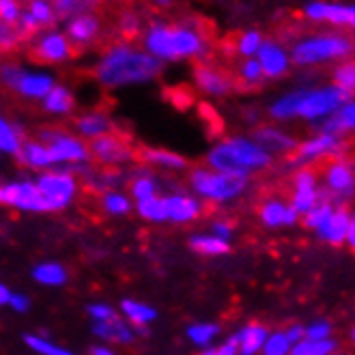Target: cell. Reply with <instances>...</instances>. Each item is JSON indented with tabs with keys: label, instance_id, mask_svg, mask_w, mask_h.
Instances as JSON below:
<instances>
[{
	"label": "cell",
	"instance_id": "cell-25",
	"mask_svg": "<svg viewBox=\"0 0 355 355\" xmlns=\"http://www.w3.org/2000/svg\"><path fill=\"white\" fill-rule=\"evenodd\" d=\"M91 331H93L95 338L101 340V345H132L136 340L134 327L121 317H114L110 321L93 323Z\"/></svg>",
	"mask_w": 355,
	"mask_h": 355
},
{
	"label": "cell",
	"instance_id": "cell-51",
	"mask_svg": "<svg viewBox=\"0 0 355 355\" xmlns=\"http://www.w3.org/2000/svg\"><path fill=\"white\" fill-rule=\"evenodd\" d=\"M87 315L91 317L93 323H99V321H110V319L119 317V312L106 302H93L87 306Z\"/></svg>",
	"mask_w": 355,
	"mask_h": 355
},
{
	"label": "cell",
	"instance_id": "cell-32",
	"mask_svg": "<svg viewBox=\"0 0 355 355\" xmlns=\"http://www.w3.org/2000/svg\"><path fill=\"white\" fill-rule=\"evenodd\" d=\"M99 35V19L91 13H80L73 15L67 26H65V37L73 44H89Z\"/></svg>",
	"mask_w": 355,
	"mask_h": 355
},
{
	"label": "cell",
	"instance_id": "cell-53",
	"mask_svg": "<svg viewBox=\"0 0 355 355\" xmlns=\"http://www.w3.org/2000/svg\"><path fill=\"white\" fill-rule=\"evenodd\" d=\"M209 233L216 235L218 239H224V241H231L233 235H235V228L228 220H214L211 226H209Z\"/></svg>",
	"mask_w": 355,
	"mask_h": 355
},
{
	"label": "cell",
	"instance_id": "cell-29",
	"mask_svg": "<svg viewBox=\"0 0 355 355\" xmlns=\"http://www.w3.org/2000/svg\"><path fill=\"white\" fill-rule=\"evenodd\" d=\"M128 183H130V198L134 202L147 200V198L159 194V181L153 175V171L147 168V166H138V168H134L130 173Z\"/></svg>",
	"mask_w": 355,
	"mask_h": 355
},
{
	"label": "cell",
	"instance_id": "cell-36",
	"mask_svg": "<svg viewBox=\"0 0 355 355\" xmlns=\"http://www.w3.org/2000/svg\"><path fill=\"white\" fill-rule=\"evenodd\" d=\"M187 245L192 248V252L200 257H224L231 252V241L218 239L211 233H194Z\"/></svg>",
	"mask_w": 355,
	"mask_h": 355
},
{
	"label": "cell",
	"instance_id": "cell-55",
	"mask_svg": "<svg viewBox=\"0 0 355 355\" xmlns=\"http://www.w3.org/2000/svg\"><path fill=\"white\" fill-rule=\"evenodd\" d=\"M31 297L26 295V293H11V297H9V308L13 310V312H17V315H26V312L31 310Z\"/></svg>",
	"mask_w": 355,
	"mask_h": 355
},
{
	"label": "cell",
	"instance_id": "cell-61",
	"mask_svg": "<svg viewBox=\"0 0 355 355\" xmlns=\"http://www.w3.org/2000/svg\"><path fill=\"white\" fill-rule=\"evenodd\" d=\"M91 355H119L110 345H93L91 347Z\"/></svg>",
	"mask_w": 355,
	"mask_h": 355
},
{
	"label": "cell",
	"instance_id": "cell-18",
	"mask_svg": "<svg viewBox=\"0 0 355 355\" xmlns=\"http://www.w3.org/2000/svg\"><path fill=\"white\" fill-rule=\"evenodd\" d=\"M259 220L265 228H271V231H276V228H288V226H295L300 222V216L293 211V207H291L286 200L274 196V198H267L261 202L259 207Z\"/></svg>",
	"mask_w": 355,
	"mask_h": 355
},
{
	"label": "cell",
	"instance_id": "cell-20",
	"mask_svg": "<svg viewBox=\"0 0 355 355\" xmlns=\"http://www.w3.org/2000/svg\"><path fill=\"white\" fill-rule=\"evenodd\" d=\"M136 159L142 162L151 171H166V173H183L190 171V162H187L181 153L168 151V149H140L136 151Z\"/></svg>",
	"mask_w": 355,
	"mask_h": 355
},
{
	"label": "cell",
	"instance_id": "cell-56",
	"mask_svg": "<svg viewBox=\"0 0 355 355\" xmlns=\"http://www.w3.org/2000/svg\"><path fill=\"white\" fill-rule=\"evenodd\" d=\"M119 26H121V31H123L125 35H128V37H136L138 31H140V19H138L136 15L128 13V15H123V17H121Z\"/></svg>",
	"mask_w": 355,
	"mask_h": 355
},
{
	"label": "cell",
	"instance_id": "cell-49",
	"mask_svg": "<svg viewBox=\"0 0 355 355\" xmlns=\"http://www.w3.org/2000/svg\"><path fill=\"white\" fill-rule=\"evenodd\" d=\"M24 71L26 69L22 65H17V62H3V65H0V85H3L7 91L15 93L17 82H19V78H22Z\"/></svg>",
	"mask_w": 355,
	"mask_h": 355
},
{
	"label": "cell",
	"instance_id": "cell-40",
	"mask_svg": "<svg viewBox=\"0 0 355 355\" xmlns=\"http://www.w3.org/2000/svg\"><path fill=\"white\" fill-rule=\"evenodd\" d=\"M340 349L336 338H327V340H300L291 347L288 355H336Z\"/></svg>",
	"mask_w": 355,
	"mask_h": 355
},
{
	"label": "cell",
	"instance_id": "cell-37",
	"mask_svg": "<svg viewBox=\"0 0 355 355\" xmlns=\"http://www.w3.org/2000/svg\"><path fill=\"white\" fill-rule=\"evenodd\" d=\"M99 207L106 216L125 218L134 211V200L130 198V194H125L121 190H108L99 194Z\"/></svg>",
	"mask_w": 355,
	"mask_h": 355
},
{
	"label": "cell",
	"instance_id": "cell-22",
	"mask_svg": "<svg viewBox=\"0 0 355 355\" xmlns=\"http://www.w3.org/2000/svg\"><path fill=\"white\" fill-rule=\"evenodd\" d=\"M35 56L41 62H50V65L65 62L71 56V41L65 37V33L50 31L39 37L37 46H35Z\"/></svg>",
	"mask_w": 355,
	"mask_h": 355
},
{
	"label": "cell",
	"instance_id": "cell-50",
	"mask_svg": "<svg viewBox=\"0 0 355 355\" xmlns=\"http://www.w3.org/2000/svg\"><path fill=\"white\" fill-rule=\"evenodd\" d=\"M304 338L306 340H327L334 338V327L325 319H317L310 325H304Z\"/></svg>",
	"mask_w": 355,
	"mask_h": 355
},
{
	"label": "cell",
	"instance_id": "cell-60",
	"mask_svg": "<svg viewBox=\"0 0 355 355\" xmlns=\"http://www.w3.org/2000/svg\"><path fill=\"white\" fill-rule=\"evenodd\" d=\"M78 3H80V0H54L52 7H54V11H56V13L67 15V13H71V11L78 7Z\"/></svg>",
	"mask_w": 355,
	"mask_h": 355
},
{
	"label": "cell",
	"instance_id": "cell-21",
	"mask_svg": "<svg viewBox=\"0 0 355 355\" xmlns=\"http://www.w3.org/2000/svg\"><path fill=\"white\" fill-rule=\"evenodd\" d=\"M355 222L353 214L349 211V209L345 205H336L334 207L331 216L317 228V237L329 245H345V237H347V231L349 226Z\"/></svg>",
	"mask_w": 355,
	"mask_h": 355
},
{
	"label": "cell",
	"instance_id": "cell-16",
	"mask_svg": "<svg viewBox=\"0 0 355 355\" xmlns=\"http://www.w3.org/2000/svg\"><path fill=\"white\" fill-rule=\"evenodd\" d=\"M304 15L312 22H329L334 26H353L355 24V7L340 3H323L315 0L304 7Z\"/></svg>",
	"mask_w": 355,
	"mask_h": 355
},
{
	"label": "cell",
	"instance_id": "cell-13",
	"mask_svg": "<svg viewBox=\"0 0 355 355\" xmlns=\"http://www.w3.org/2000/svg\"><path fill=\"white\" fill-rule=\"evenodd\" d=\"M205 166L207 168H211L216 173H222L226 177H235V179H245L250 181V175L248 168L243 166L241 157L237 155L235 147L231 144V140L224 138L220 142H216L211 149L207 151L205 155Z\"/></svg>",
	"mask_w": 355,
	"mask_h": 355
},
{
	"label": "cell",
	"instance_id": "cell-58",
	"mask_svg": "<svg viewBox=\"0 0 355 355\" xmlns=\"http://www.w3.org/2000/svg\"><path fill=\"white\" fill-rule=\"evenodd\" d=\"M214 355H239L235 338L231 336V338H226L224 343H220L218 347H214Z\"/></svg>",
	"mask_w": 355,
	"mask_h": 355
},
{
	"label": "cell",
	"instance_id": "cell-47",
	"mask_svg": "<svg viewBox=\"0 0 355 355\" xmlns=\"http://www.w3.org/2000/svg\"><path fill=\"white\" fill-rule=\"evenodd\" d=\"M263 41L265 39H263V35L259 31H248V33H243L239 37V41H237V54L243 56V58H254Z\"/></svg>",
	"mask_w": 355,
	"mask_h": 355
},
{
	"label": "cell",
	"instance_id": "cell-41",
	"mask_svg": "<svg viewBox=\"0 0 355 355\" xmlns=\"http://www.w3.org/2000/svg\"><path fill=\"white\" fill-rule=\"evenodd\" d=\"M134 211H136L138 218H142L144 222H151V224H164V222H166V211H164L162 194L151 196V198H147V200L134 202Z\"/></svg>",
	"mask_w": 355,
	"mask_h": 355
},
{
	"label": "cell",
	"instance_id": "cell-33",
	"mask_svg": "<svg viewBox=\"0 0 355 355\" xmlns=\"http://www.w3.org/2000/svg\"><path fill=\"white\" fill-rule=\"evenodd\" d=\"M33 280L41 286L58 288V286H65L69 282V271L62 263L44 261V263H37L33 267Z\"/></svg>",
	"mask_w": 355,
	"mask_h": 355
},
{
	"label": "cell",
	"instance_id": "cell-1",
	"mask_svg": "<svg viewBox=\"0 0 355 355\" xmlns=\"http://www.w3.org/2000/svg\"><path fill=\"white\" fill-rule=\"evenodd\" d=\"M162 73V62L132 44H116L103 52L95 65V80L103 89L149 85Z\"/></svg>",
	"mask_w": 355,
	"mask_h": 355
},
{
	"label": "cell",
	"instance_id": "cell-3",
	"mask_svg": "<svg viewBox=\"0 0 355 355\" xmlns=\"http://www.w3.org/2000/svg\"><path fill=\"white\" fill-rule=\"evenodd\" d=\"M37 140L48 147L54 168H67L71 173L89 171L91 151L80 136L60 128H44L37 134Z\"/></svg>",
	"mask_w": 355,
	"mask_h": 355
},
{
	"label": "cell",
	"instance_id": "cell-23",
	"mask_svg": "<svg viewBox=\"0 0 355 355\" xmlns=\"http://www.w3.org/2000/svg\"><path fill=\"white\" fill-rule=\"evenodd\" d=\"M228 140H231V144L235 147L237 155L241 157V162H243V166L248 168L250 175L267 171L269 166L274 164V157H271L269 153H265L250 136H228Z\"/></svg>",
	"mask_w": 355,
	"mask_h": 355
},
{
	"label": "cell",
	"instance_id": "cell-15",
	"mask_svg": "<svg viewBox=\"0 0 355 355\" xmlns=\"http://www.w3.org/2000/svg\"><path fill=\"white\" fill-rule=\"evenodd\" d=\"M164 211L166 222L171 224H192L205 214V205L190 192H171L164 194Z\"/></svg>",
	"mask_w": 355,
	"mask_h": 355
},
{
	"label": "cell",
	"instance_id": "cell-19",
	"mask_svg": "<svg viewBox=\"0 0 355 355\" xmlns=\"http://www.w3.org/2000/svg\"><path fill=\"white\" fill-rule=\"evenodd\" d=\"M194 82L200 93L209 95V97H226L231 95L235 89L233 78L209 65H198L194 69Z\"/></svg>",
	"mask_w": 355,
	"mask_h": 355
},
{
	"label": "cell",
	"instance_id": "cell-12",
	"mask_svg": "<svg viewBox=\"0 0 355 355\" xmlns=\"http://www.w3.org/2000/svg\"><path fill=\"white\" fill-rule=\"evenodd\" d=\"M291 183H293V192H291L288 205L302 218L319 202V171L312 168V166H304V168H297L293 173Z\"/></svg>",
	"mask_w": 355,
	"mask_h": 355
},
{
	"label": "cell",
	"instance_id": "cell-63",
	"mask_svg": "<svg viewBox=\"0 0 355 355\" xmlns=\"http://www.w3.org/2000/svg\"><path fill=\"white\" fill-rule=\"evenodd\" d=\"M153 3H155L157 7H171L173 0H153Z\"/></svg>",
	"mask_w": 355,
	"mask_h": 355
},
{
	"label": "cell",
	"instance_id": "cell-17",
	"mask_svg": "<svg viewBox=\"0 0 355 355\" xmlns=\"http://www.w3.org/2000/svg\"><path fill=\"white\" fill-rule=\"evenodd\" d=\"M254 58L261 65L263 78H267V80H278V78L286 76L291 69L288 50L284 46L276 44V41H263Z\"/></svg>",
	"mask_w": 355,
	"mask_h": 355
},
{
	"label": "cell",
	"instance_id": "cell-46",
	"mask_svg": "<svg viewBox=\"0 0 355 355\" xmlns=\"http://www.w3.org/2000/svg\"><path fill=\"white\" fill-rule=\"evenodd\" d=\"M31 17L37 22V26H48L56 19V11L52 7L50 0H31L28 3V9Z\"/></svg>",
	"mask_w": 355,
	"mask_h": 355
},
{
	"label": "cell",
	"instance_id": "cell-5",
	"mask_svg": "<svg viewBox=\"0 0 355 355\" xmlns=\"http://www.w3.org/2000/svg\"><path fill=\"white\" fill-rule=\"evenodd\" d=\"M187 183H190V190L196 198L207 200V202H233L241 198L248 190V181L245 179H235V177H226L222 173H216L207 166H194L187 173Z\"/></svg>",
	"mask_w": 355,
	"mask_h": 355
},
{
	"label": "cell",
	"instance_id": "cell-34",
	"mask_svg": "<svg viewBox=\"0 0 355 355\" xmlns=\"http://www.w3.org/2000/svg\"><path fill=\"white\" fill-rule=\"evenodd\" d=\"M300 97H302V89H295V91H288L280 97H276L274 101L269 103L267 108V114L271 121L276 123H288L297 119V103H300Z\"/></svg>",
	"mask_w": 355,
	"mask_h": 355
},
{
	"label": "cell",
	"instance_id": "cell-45",
	"mask_svg": "<svg viewBox=\"0 0 355 355\" xmlns=\"http://www.w3.org/2000/svg\"><path fill=\"white\" fill-rule=\"evenodd\" d=\"M334 207H336V202H331V200H319L306 216H302L304 226L306 228H312V231H317V228L331 216Z\"/></svg>",
	"mask_w": 355,
	"mask_h": 355
},
{
	"label": "cell",
	"instance_id": "cell-48",
	"mask_svg": "<svg viewBox=\"0 0 355 355\" xmlns=\"http://www.w3.org/2000/svg\"><path fill=\"white\" fill-rule=\"evenodd\" d=\"M239 80L248 87H257L265 80L263 78V71H261V65L257 62V58H245L241 65H239Z\"/></svg>",
	"mask_w": 355,
	"mask_h": 355
},
{
	"label": "cell",
	"instance_id": "cell-38",
	"mask_svg": "<svg viewBox=\"0 0 355 355\" xmlns=\"http://www.w3.org/2000/svg\"><path fill=\"white\" fill-rule=\"evenodd\" d=\"M24 142V134L17 128L15 123H11L7 116L0 114V155H17L19 147Z\"/></svg>",
	"mask_w": 355,
	"mask_h": 355
},
{
	"label": "cell",
	"instance_id": "cell-39",
	"mask_svg": "<svg viewBox=\"0 0 355 355\" xmlns=\"http://www.w3.org/2000/svg\"><path fill=\"white\" fill-rule=\"evenodd\" d=\"M220 334H222V327L218 323H209V321L192 323L185 329V336L198 349H209L220 338Z\"/></svg>",
	"mask_w": 355,
	"mask_h": 355
},
{
	"label": "cell",
	"instance_id": "cell-2",
	"mask_svg": "<svg viewBox=\"0 0 355 355\" xmlns=\"http://www.w3.org/2000/svg\"><path fill=\"white\" fill-rule=\"evenodd\" d=\"M147 54L157 58L162 65L171 60L198 58L205 54L207 44L202 35L192 26H168V24H151L144 33V48Z\"/></svg>",
	"mask_w": 355,
	"mask_h": 355
},
{
	"label": "cell",
	"instance_id": "cell-14",
	"mask_svg": "<svg viewBox=\"0 0 355 355\" xmlns=\"http://www.w3.org/2000/svg\"><path fill=\"white\" fill-rule=\"evenodd\" d=\"M250 138H252L259 147L265 153H269L271 157H288L297 147V138L293 134H288L284 128H280V125H274V123L257 125Z\"/></svg>",
	"mask_w": 355,
	"mask_h": 355
},
{
	"label": "cell",
	"instance_id": "cell-43",
	"mask_svg": "<svg viewBox=\"0 0 355 355\" xmlns=\"http://www.w3.org/2000/svg\"><path fill=\"white\" fill-rule=\"evenodd\" d=\"M331 85L336 87V89H340V91H345L347 95L353 93V89H355V65H353L351 60L340 62V65L334 69Z\"/></svg>",
	"mask_w": 355,
	"mask_h": 355
},
{
	"label": "cell",
	"instance_id": "cell-52",
	"mask_svg": "<svg viewBox=\"0 0 355 355\" xmlns=\"http://www.w3.org/2000/svg\"><path fill=\"white\" fill-rule=\"evenodd\" d=\"M19 13H22V5H19V0H0V22L15 26Z\"/></svg>",
	"mask_w": 355,
	"mask_h": 355
},
{
	"label": "cell",
	"instance_id": "cell-42",
	"mask_svg": "<svg viewBox=\"0 0 355 355\" xmlns=\"http://www.w3.org/2000/svg\"><path fill=\"white\" fill-rule=\"evenodd\" d=\"M24 345L37 355H76L71 349H65L46 338L44 334H24Z\"/></svg>",
	"mask_w": 355,
	"mask_h": 355
},
{
	"label": "cell",
	"instance_id": "cell-9",
	"mask_svg": "<svg viewBox=\"0 0 355 355\" xmlns=\"http://www.w3.org/2000/svg\"><path fill=\"white\" fill-rule=\"evenodd\" d=\"M319 179H323V190L331 196L336 205H343L345 200L353 198L355 190V168L353 162L347 157H334L323 164V171L319 173Z\"/></svg>",
	"mask_w": 355,
	"mask_h": 355
},
{
	"label": "cell",
	"instance_id": "cell-4",
	"mask_svg": "<svg viewBox=\"0 0 355 355\" xmlns=\"http://www.w3.org/2000/svg\"><path fill=\"white\" fill-rule=\"evenodd\" d=\"M353 52V41L345 35H315L306 37L293 46L288 58L297 67H315L331 60H345Z\"/></svg>",
	"mask_w": 355,
	"mask_h": 355
},
{
	"label": "cell",
	"instance_id": "cell-26",
	"mask_svg": "<svg viewBox=\"0 0 355 355\" xmlns=\"http://www.w3.org/2000/svg\"><path fill=\"white\" fill-rule=\"evenodd\" d=\"M54 85H56V80H54L52 73H46V71H24L22 78H19V82H17L15 95L24 97V99H31V101H41L52 91Z\"/></svg>",
	"mask_w": 355,
	"mask_h": 355
},
{
	"label": "cell",
	"instance_id": "cell-57",
	"mask_svg": "<svg viewBox=\"0 0 355 355\" xmlns=\"http://www.w3.org/2000/svg\"><path fill=\"white\" fill-rule=\"evenodd\" d=\"M19 31H22V33H37V22H35V19L31 17V13L28 11H24L22 9V13H19V17H17V24H15Z\"/></svg>",
	"mask_w": 355,
	"mask_h": 355
},
{
	"label": "cell",
	"instance_id": "cell-28",
	"mask_svg": "<svg viewBox=\"0 0 355 355\" xmlns=\"http://www.w3.org/2000/svg\"><path fill=\"white\" fill-rule=\"evenodd\" d=\"M15 157H17L19 164L24 166V168L35 171V173H44V171L54 168L50 153H48V147L44 142H39V140H26L24 138L22 147H19Z\"/></svg>",
	"mask_w": 355,
	"mask_h": 355
},
{
	"label": "cell",
	"instance_id": "cell-30",
	"mask_svg": "<svg viewBox=\"0 0 355 355\" xmlns=\"http://www.w3.org/2000/svg\"><path fill=\"white\" fill-rule=\"evenodd\" d=\"M267 334L269 329L261 323H245L237 334H233L239 355H261Z\"/></svg>",
	"mask_w": 355,
	"mask_h": 355
},
{
	"label": "cell",
	"instance_id": "cell-44",
	"mask_svg": "<svg viewBox=\"0 0 355 355\" xmlns=\"http://www.w3.org/2000/svg\"><path fill=\"white\" fill-rule=\"evenodd\" d=\"M291 345L284 329H276V331H269L267 338L263 343L261 355H288L291 353Z\"/></svg>",
	"mask_w": 355,
	"mask_h": 355
},
{
	"label": "cell",
	"instance_id": "cell-31",
	"mask_svg": "<svg viewBox=\"0 0 355 355\" xmlns=\"http://www.w3.org/2000/svg\"><path fill=\"white\" fill-rule=\"evenodd\" d=\"M41 106L52 116H69L76 110V95L65 85H54L52 91L41 99Z\"/></svg>",
	"mask_w": 355,
	"mask_h": 355
},
{
	"label": "cell",
	"instance_id": "cell-7",
	"mask_svg": "<svg viewBox=\"0 0 355 355\" xmlns=\"http://www.w3.org/2000/svg\"><path fill=\"white\" fill-rule=\"evenodd\" d=\"M351 99L345 91L336 89L334 85H321V87H312V89H302V97L297 103V119L319 125L327 116L336 112L343 103Z\"/></svg>",
	"mask_w": 355,
	"mask_h": 355
},
{
	"label": "cell",
	"instance_id": "cell-8",
	"mask_svg": "<svg viewBox=\"0 0 355 355\" xmlns=\"http://www.w3.org/2000/svg\"><path fill=\"white\" fill-rule=\"evenodd\" d=\"M347 142L345 138L329 136V134H317L304 142H297L295 151L288 155V164L295 168H304V166H312L323 159L334 157H345Z\"/></svg>",
	"mask_w": 355,
	"mask_h": 355
},
{
	"label": "cell",
	"instance_id": "cell-62",
	"mask_svg": "<svg viewBox=\"0 0 355 355\" xmlns=\"http://www.w3.org/2000/svg\"><path fill=\"white\" fill-rule=\"evenodd\" d=\"M13 291L5 284V282H0V308H5L9 304V297H11Z\"/></svg>",
	"mask_w": 355,
	"mask_h": 355
},
{
	"label": "cell",
	"instance_id": "cell-24",
	"mask_svg": "<svg viewBox=\"0 0 355 355\" xmlns=\"http://www.w3.org/2000/svg\"><path fill=\"white\" fill-rule=\"evenodd\" d=\"M73 130H76V136H80L82 140H95V138H101L106 136L114 130V123L110 119V114H106L103 110H87L76 116L73 121Z\"/></svg>",
	"mask_w": 355,
	"mask_h": 355
},
{
	"label": "cell",
	"instance_id": "cell-10",
	"mask_svg": "<svg viewBox=\"0 0 355 355\" xmlns=\"http://www.w3.org/2000/svg\"><path fill=\"white\" fill-rule=\"evenodd\" d=\"M0 205L24 214H48L46 202L33 179H13L0 183Z\"/></svg>",
	"mask_w": 355,
	"mask_h": 355
},
{
	"label": "cell",
	"instance_id": "cell-6",
	"mask_svg": "<svg viewBox=\"0 0 355 355\" xmlns=\"http://www.w3.org/2000/svg\"><path fill=\"white\" fill-rule=\"evenodd\" d=\"M35 185L46 202L48 214L65 211L67 207L73 205V200L80 194V179L76 173L67 168H50L39 173L35 179Z\"/></svg>",
	"mask_w": 355,
	"mask_h": 355
},
{
	"label": "cell",
	"instance_id": "cell-59",
	"mask_svg": "<svg viewBox=\"0 0 355 355\" xmlns=\"http://www.w3.org/2000/svg\"><path fill=\"white\" fill-rule=\"evenodd\" d=\"M284 334H286L288 343H291V345H295V343L304 340V325H300V323H293V325H288V327L284 329Z\"/></svg>",
	"mask_w": 355,
	"mask_h": 355
},
{
	"label": "cell",
	"instance_id": "cell-35",
	"mask_svg": "<svg viewBox=\"0 0 355 355\" xmlns=\"http://www.w3.org/2000/svg\"><path fill=\"white\" fill-rule=\"evenodd\" d=\"M121 315L130 325H147L151 327V323L157 319V310L153 306H149L147 302H138L132 297L121 300Z\"/></svg>",
	"mask_w": 355,
	"mask_h": 355
},
{
	"label": "cell",
	"instance_id": "cell-11",
	"mask_svg": "<svg viewBox=\"0 0 355 355\" xmlns=\"http://www.w3.org/2000/svg\"><path fill=\"white\" fill-rule=\"evenodd\" d=\"M89 151H91V159L101 164L103 168H121V166L136 162V149L114 132L91 140Z\"/></svg>",
	"mask_w": 355,
	"mask_h": 355
},
{
	"label": "cell",
	"instance_id": "cell-54",
	"mask_svg": "<svg viewBox=\"0 0 355 355\" xmlns=\"http://www.w3.org/2000/svg\"><path fill=\"white\" fill-rule=\"evenodd\" d=\"M17 44V28L0 22V50H11Z\"/></svg>",
	"mask_w": 355,
	"mask_h": 355
},
{
	"label": "cell",
	"instance_id": "cell-27",
	"mask_svg": "<svg viewBox=\"0 0 355 355\" xmlns=\"http://www.w3.org/2000/svg\"><path fill=\"white\" fill-rule=\"evenodd\" d=\"M317 128H319V134H329V136H338V138L349 136L355 130V103H353V99H347L336 112H334L331 116H327L325 121H321Z\"/></svg>",
	"mask_w": 355,
	"mask_h": 355
}]
</instances>
